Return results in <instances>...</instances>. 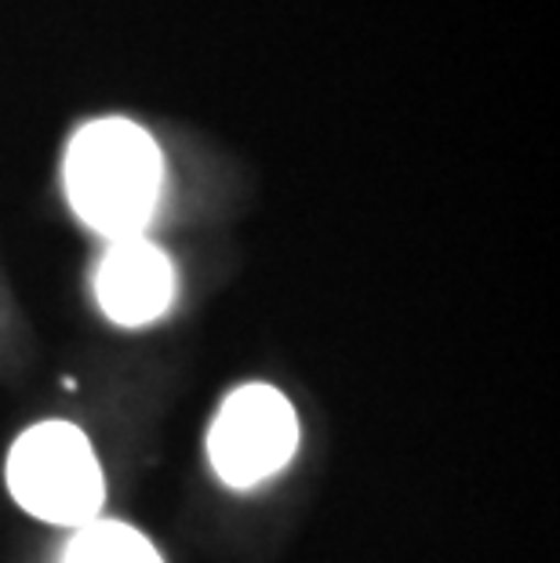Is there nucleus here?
I'll return each instance as SVG.
<instances>
[{"instance_id":"f257e3e1","label":"nucleus","mask_w":560,"mask_h":563,"mask_svg":"<svg viewBox=\"0 0 560 563\" xmlns=\"http://www.w3.org/2000/svg\"><path fill=\"white\" fill-rule=\"evenodd\" d=\"M164 161L146 128L106 117L74 135L66 150V194L80 222L110 241L142 236L157 211Z\"/></svg>"},{"instance_id":"7ed1b4c3","label":"nucleus","mask_w":560,"mask_h":563,"mask_svg":"<svg viewBox=\"0 0 560 563\" xmlns=\"http://www.w3.org/2000/svg\"><path fill=\"white\" fill-rule=\"evenodd\" d=\"M299 448V418L273 386H241L222 400L208 433V459L230 487L277 476Z\"/></svg>"},{"instance_id":"20e7f679","label":"nucleus","mask_w":560,"mask_h":563,"mask_svg":"<svg viewBox=\"0 0 560 563\" xmlns=\"http://www.w3.org/2000/svg\"><path fill=\"white\" fill-rule=\"evenodd\" d=\"M102 313L121 328H146L168 313L175 298V266L146 236L113 241L95 277Z\"/></svg>"},{"instance_id":"f03ea898","label":"nucleus","mask_w":560,"mask_h":563,"mask_svg":"<svg viewBox=\"0 0 560 563\" xmlns=\"http://www.w3.org/2000/svg\"><path fill=\"white\" fill-rule=\"evenodd\" d=\"M8 487L30 517L85 527L99 520L106 481L88 437L69 422L26 429L8 454Z\"/></svg>"},{"instance_id":"39448f33","label":"nucleus","mask_w":560,"mask_h":563,"mask_svg":"<svg viewBox=\"0 0 560 563\" xmlns=\"http://www.w3.org/2000/svg\"><path fill=\"white\" fill-rule=\"evenodd\" d=\"M63 563H164L146 534L117 520H91L69 538Z\"/></svg>"}]
</instances>
